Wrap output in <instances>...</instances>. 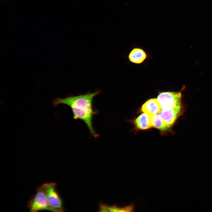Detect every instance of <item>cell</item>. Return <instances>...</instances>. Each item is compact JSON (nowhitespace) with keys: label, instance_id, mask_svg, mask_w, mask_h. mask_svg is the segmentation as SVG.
<instances>
[{"label":"cell","instance_id":"obj_1","mask_svg":"<svg viewBox=\"0 0 212 212\" xmlns=\"http://www.w3.org/2000/svg\"><path fill=\"white\" fill-rule=\"evenodd\" d=\"M97 90L93 92L69 96L64 98H58L53 102L54 106L63 104L68 106L71 108L74 119L83 121L87 126L91 135L95 138L99 136L93 127L92 119L98 111L93 107L94 97L100 92Z\"/></svg>","mask_w":212,"mask_h":212},{"label":"cell","instance_id":"obj_2","mask_svg":"<svg viewBox=\"0 0 212 212\" xmlns=\"http://www.w3.org/2000/svg\"><path fill=\"white\" fill-rule=\"evenodd\" d=\"M48 183L42 184L37 191L35 195L29 201L28 206L30 211H49L47 196Z\"/></svg>","mask_w":212,"mask_h":212},{"label":"cell","instance_id":"obj_3","mask_svg":"<svg viewBox=\"0 0 212 212\" xmlns=\"http://www.w3.org/2000/svg\"><path fill=\"white\" fill-rule=\"evenodd\" d=\"M182 94L178 92H160L157 99L162 110H166L181 106Z\"/></svg>","mask_w":212,"mask_h":212},{"label":"cell","instance_id":"obj_4","mask_svg":"<svg viewBox=\"0 0 212 212\" xmlns=\"http://www.w3.org/2000/svg\"><path fill=\"white\" fill-rule=\"evenodd\" d=\"M56 186L55 183H48L47 196L49 211L63 212L64 209L62 200L56 190Z\"/></svg>","mask_w":212,"mask_h":212},{"label":"cell","instance_id":"obj_5","mask_svg":"<svg viewBox=\"0 0 212 212\" xmlns=\"http://www.w3.org/2000/svg\"><path fill=\"white\" fill-rule=\"evenodd\" d=\"M181 106L166 110H162L159 115L170 127L181 113Z\"/></svg>","mask_w":212,"mask_h":212},{"label":"cell","instance_id":"obj_6","mask_svg":"<svg viewBox=\"0 0 212 212\" xmlns=\"http://www.w3.org/2000/svg\"><path fill=\"white\" fill-rule=\"evenodd\" d=\"M161 109L158 101L156 99L149 100L142 107V110L144 113L151 115L159 114Z\"/></svg>","mask_w":212,"mask_h":212},{"label":"cell","instance_id":"obj_7","mask_svg":"<svg viewBox=\"0 0 212 212\" xmlns=\"http://www.w3.org/2000/svg\"><path fill=\"white\" fill-rule=\"evenodd\" d=\"M136 127L140 130H146L153 127L151 115L145 113L140 115L135 121Z\"/></svg>","mask_w":212,"mask_h":212},{"label":"cell","instance_id":"obj_8","mask_svg":"<svg viewBox=\"0 0 212 212\" xmlns=\"http://www.w3.org/2000/svg\"><path fill=\"white\" fill-rule=\"evenodd\" d=\"M147 57L146 53L143 49L135 48L130 53L128 58L130 62L135 64H140L144 61Z\"/></svg>","mask_w":212,"mask_h":212},{"label":"cell","instance_id":"obj_9","mask_svg":"<svg viewBox=\"0 0 212 212\" xmlns=\"http://www.w3.org/2000/svg\"><path fill=\"white\" fill-rule=\"evenodd\" d=\"M151 117L153 127L162 131L167 130L170 128L159 114H154Z\"/></svg>","mask_w":212,"mask_h":212},{"label":"cell","instance_id":"obj_10","mask_svg":"<svg viewBox=\"0 0 212 212\" xmlns=\"http://www.w3.org/2000/svg\"><path fill=\"white\" fill-rule=\"evenodd\" d=\"M133 209L134 206L132 204L122 208L115 206L110 207L103 205H101L100 207V211L131 212L133 211Z\"/></svg>","mask_w":212,"mask_h":212}]
</instances>
